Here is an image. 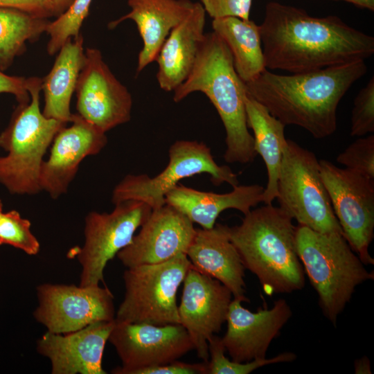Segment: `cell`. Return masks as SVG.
I'll return each instance as SVG.
<instances>
[{"mask_svg":"<svg viewBox=\"0 0 374 374\" xmlns=\"http://www.w3.org/2000/svg\"><path fill=\"white\" fill-rule=\"evenodd\" d=\"M1 93L14 95L18 103L30 101L29 93L26 89V78L8 75L0 71V93Z\"/></svg>","mask_w":374,"mask_h":374,"instance_id":"36","label":"cell"},{"mask_svg":"<svg viewBox=\"0 0 374 374\" xmlns=\"http://www.w3.org/2000/svg\"><path fill=\"white\" fill-rule=\"evenodd\" d=\"M57 53L52 69L42 79L41 91L44 96L42 114L67 124L73 116L71 97L84 62L82 35L67 39Z\"/></svg>","mask_w":374,"mask_h":374,"instance_id":"24","label":"cell"},{"mask_svg":"<svg viewBox=\"0 0 374 374\" xmlns=\"http://www.w3.org/2000/svg\"><path fill=\"white\" fill-rule=\"evenodd\" d=\"M276 198L299 225L321 233H343L311 151L286 139L282 150Z\"/></svg>","mask_w":374,"mask_h":374,"instance_id":"7","label":"cell"},{"mask_svg":"<svg viewBox=\"0 0 374 374\" xmlns=\"http://www.w3.org/2000/svg\"><path fill=\"white\" fill-rule=\"evenodd\" d=\"M296 227L291 216L272 204L251 209L239 225L228 227L244 268L257 277L267 295L291 294L305 286Z\"/></svg>","mask_w":374,"mask_h":374,"instance_id":"3","label":"cell"},{"mask_svg":"<svg viewBox=\"0 0 374 374\" xmlns=\"http://www.w3.org/2000/svg\"><path fill=\"white\" fill-rule=\"evenodd\" d=\"M206 12L195 2L187 16L172 29L156 58L159 87L174 91L190 73L205 36Z\"/></svg>","mask_w":374,"mask_h":374,"instance_id":"21","label":"cell"},{"mask_svg":"<svg viewBox=\"0 0 374 374\" xmlns=\"http://www.w3.org/2000/svg\"><path fill=\"white\" fill-rule=\"evenodd\" d=\"M374 132V76L356 96L351 115L350 136H364Z\"/></svg>","mask_w":374,"mask_h":374,"instance_id":"32","label":"cell"},{"mask_svg":"<svg viewBox=\"0 0 374 374\" xmlns=\"http://www.w3.org/2000/svg\"><path fill=\"white\" fill-rule=\"evenodd\" d=\"M0 8L19 10L40 18L55 17L50 0H0Z\"/></svg>","mask_w":374,"mask_h":374,"instance_id":"34","label":"cell"},{"mask_svg":"<svg viewBox=\"0 0 374 374\" xmlns=\"http://www.w3.org/2000/svg\"><path fill=\"white\" fill-rule=\"evenodd\" d=\"M42 79L26 78L30 101L18 103L7 127L0 134V184L11 194L35 195L41 190L44 156L56 134L67 124L46 117L39 108Z\"/></svg>","mask_w":374,"mask_h":374,"instance_id":"6","label":"cell"},{"mask_svg":"<svg viewBox=\"0 0 374 374\" xmlns=\"http://www.w3.org/2000/svg\"><path fill=\"white\" fill-rule=\"evenodd\" d=\"M191 262L185 253L156 264L127 267L125 294L115 320L157 326L179 323L177 292Z\"/></svg>","mask_w":374,"mask_h":374,"instance_id":"8","label":"cell"},{"mask_svg":"<svg viewBox=\"0 0 374 374\" xmlns=\"http://www.w3.org/2000/svg\"><path fill=\"white\" fill-rule=\"evenodd\" d=\"M36 294L33 317L48 332L66 334L115 319L114 296L107 287L46 283L37 287Z\"/></svg>","mask_w":374,"mask_h":374,"instance_id":"12","label":"cell"},{"mask_svg":"<svg viewBox=\"0 0 374 374\" xmlns=\"http://www.w3.org/2000/svg\"><path fill=\"white\" fill-rule=\"evenodd\" d=\"M74 0H50L55 17H58L62 14L73 3Z\"/></svg>","mask_w":374,"mask_h":374,"instance_id":"38","label":"cell"},{"mask_svg":"<svg viewBox=\"0 0 374 374\" xmlns=\"http://www.w3.org/2000/svg\"><path fill=\"white\" fill-rule=\"evenodd\" d=\"M337 161L374 179V136L356 139L337 156Z\"/></svg>","mask_w":374,"mask_h":374,"instance_id":"31","label":"cell"},{"mask_svg":"<svg viewBox=\"0 0 374 374\" xmlns=\"http://www.w3.org/2000/svg\"><path fill=\"white\" fill-rule=\"evenodd\" d=\"M264 187L258 184L237 185L229 193H216L196 190L178 184L166 197V204L185 215L202 229L213 228L220 214L235 209L244 215L262 202Z\"/></svg>","mask_w":374,"mask_h":374,"instance_id":"23","label":"cell"},{"mask_svg":"<svg viewBox=\"0 0 374 374\" xmlns=\"http://www.w3.org/2000/svg\"><path fill=\"white\" fill-rule=\"evenodd\" d=\"M296 251L319 305L326 319L335 325L355 288L374 279L345 237L339 233H321L307 226L296 227Z\"/></svg>","mask_w":374,"mask_h":374,"instance_id":"5","label":"cell"},{"mask_svg":"<svg viewBox=\"0 0 374 374\" xmlns=\"http://www.w3.org/2000/svg\"><path fill=\"white\" fill-rule=\"evenodd\" d=\"M92 0H74L57 19L48 24L46 33L49 36L47 52L55 55L69 38L78 37L87 18Z\"/></svg>","mask_w":374,"mask_h":374,"instance_id":"29","label":"cell"},{"mask_svg":"<svg viewBox=\"0 0 374 374\" xmlns=\"http://www.w3.org/2000/svg\"><path fill=\"white\" fill-rule=\"evenodd\" d=\"M212 28L228 46L235 71L244 83L267 69L259 25L249 19L225 17L213 19Z\"/></svg>","mask_w":374,"mask_h":374,"instance_id":"26","label":"cell"},{"mask_svg":"<svg viewBox=\"0 0 374 374\" xmlns=\"http://www.w3.org/2000/svg\"><path fill=\"white\" fill-rule=\"evenodd\" d=\"M228 227L215 223L209 229H196L186 255L193 268L221 282L233 299L249 302L245 296V268L229 238Z\"/></svg>","mask_w":374,"mask_h":374,"instance_id":"20","label":"cell"},{"mask_svg":"<svg viewBox=\"0 0 374 374\" xmlns=\"http://www.w3.org/2000/svg\"><path fill=\"white\" fill-rule=\"evenodd\" d=\"M30 227V222L17 211L3 212L0 215V245L8 244L28 255H37L40 244Z\"/></svg>","mask_w":374,"mask_h":374,"instance_id":"30","label":"cell"},{"mask_svg":"<svg viewBox=\"0 0 374 374\" xmlns=\"http://www.w3.org/2000/svg\"><path fill=\"white\" fill-rule=\"evenodd\" d=\"M114 320L66 334L46 331L37 341V351L49 359L52 374H106L103 355Z\"/></svg>","mask_w":374,"mask_h":374,"instance_id":"19","label":"cell"},{"mask_svg":"<svg viewBox=\"0 0 374 374\" xmlns=\"http://www.w3.org/2000/svg\"><path fill=\"white\" fill-rule=\"evenodd\" d=\"M183 283L182 296L178 306L179 323L188 332L197 356L208 362V342L226 321L233 295L221 282L198 271L193 266Z\"/></svg>","mask_w":374,"mask_h":374,"instance_id":"15","label":"cell"},{"mask_svg":"<svg viewBox=\"0 0 374 374\" xmlns=\"http://www.w3.org/2000/svg\"><path fill=\"white\" fill-rule=\"evenodd\" d=\"M354 372L355 374H371V363L369 359L366 356L355 360L354 362Z\"/></svg>","mask_w":374,"mask_h":374,"instance_id":"37","label":"cell"},{"mask_svg":"<svg viewBox=\"0 0 374 374\" xmlns=\"http://www.w3.org/2000/svg\"><path fill=\"white\" fill-rule=\"evenodd\" d=\"M169 161L158 175H127L112 191L114 204L127 201L143 202L152 210L166 204V194L181 179L206 173L213 184L227 183L232 187L239 184L238 175L227 166H220L214 160L211 148L197 141L178 140L168 150Z\"/></svg>","mask_w":374,"mask_h":374,"instance_id":"9","label":"cell"},{"mask_svg":"<svg viewBox=\"0 0 374 374\" xmlns=\"http://www.w3.org/2000/svg\"><path fill=\"white\" fill-rule=\"evenodd\" d=\"M136 374H208L207 362L184 363L174 361L171 363L138 371Z\"/></svg>","mask_w":374,"mask_h":374,"instance_id":"35","label":"cell"},{"mask_svg":"<svg viewBox=\"0 0 374 374\" xmlns=\"http://www.w3.org/2000/svg\"><path fill=\"white\" fill-rule=\"evenodd\" d=\"M319 165L346 240L365 265H373L368 248L374 238V179L327 160H320Z\"/></svg>","mask_w":374,"mask_h":374,"instance_id":"11","label":"cell"},{"mask_svg":"<svg viewBox=\"0 0 374 374\" xmlns=\"http://www.w3.org/2000/svg\"><path fill=\"white\" fill-rule=\"evenodd\" d=\"M259 27L267 69L308 73L365 60L374 53V37L337 16L312 17L278 2L266 5Z\"/></svg>","mask_w":374,"mask_h":374,"instance_id":"1","label":"cell"},{"mask_svg":"<svg viewBox=\"0 0 374 374\" xmlns=\"http://www.w3.org/2000/svg\"><path fill=\"white\" fill-rule=\"evenodd\" d=\"M108 341L122 363L112 370L114 374H136L141 369L171 363L195 350L180 323L157 326L114 320Z\"/></svg>","mask_w":374,"mask_h":374,"instance_id":"13","label":"cell"},{"mask_svg":"<svg viewBox=\"0 0 374 374\" xmlns=\"http://www.w3.org/2000/svg\"><path fill=\"white\" fill-rule=\"evenodd\" d=\"M369 10H374V0H341Z\"/></svg>","mask_w":374,"mask_h":374,"instance_id":"39","label":"cell"},{"mask_svg":"<svg viewBox=\"0 0 374 374\" xmlns=\"http://www.w3.org/2000/svg\"><path fill=\"white\" fill-rule=\"evenodd\" d=\"M49 23L19 10L0 8V71L9 68L25 52L26 42L37 41Z\"/></svg>","mask_w":374,"mask_h":374,"instance_id":"27","label":"cell"},{"mask_svg":"<svg viewBox=\"0 0 374 374\" xmlns=\"http://www.w3.org/2000/svg\"><path fill=\"white\" fill-rule=\"evenodd\" d=\"M208 374H249L257 368L272 364L291 362L296 359L292 352H284L271 358L239 363L225 357V348L221 337L213 335L208 341Z\"/></svg>","mask_w":374,"mask_h":374,"instance_id":"28","label":"cell"},{"mask_svg":"<svg viewBox=\"0 0 374 374\" xmlns=\"http://www.w3.org/2000/svg\"><path fill=\"white\" fill-rule=\"evenodd\" d=\"M3 213V204L1 200L0 199V215Z\"/></svg>","mask_w":374,"mask_h":374,"instance_id":"40","label":"cell"},{"mask_svg":"<svg viewBox=\"0 0 374 374\" xmlns=\"http://www.w3.org/2000/svg\"><path fill=\"white\" fill-rule=\"evenodd\" d=\"M114 205L110 213L91 211L85 217L84 243L75 253L81 266L80 286L103 281L107 263L130 244L152 212L150 206L136 200Z\"/></svg>","mask_w":374,"mask_h":374,"instance_id":"10","label":"cell"},{"mask_svg":"<svg viewBox=\"0 0 374 374\" xmlns=\"http://www.w3.org/2000/svg\"><path fill=\"white\" fill-rule=\"evenodd\" d=\"M75 91L76 114L104 132L131 118L132 95L112 73L97 48L85 50Z\"/></svg>","mask_w":374,"mask_h":374,"instance_id":"14","label":"cell"},{"mask_svg":"<svg viewBox=\"0 0 374 374\" xmlns=\"http://www.w3.org/2000/svg\"><path fill=\"white\" fill-rule=\"evenodd\" d=\"M244 103L247 126L253 132L254 149L263 159L267 172L262 202L272 204L277 196L282 150L287 139L284 133L285 125L247 93Z\"/></svg>","mask_w":374,"mask_h":374,"instance_id":"25","label":"cell"},{"mask_svg":"<svg viewBox=\"0 0 374 374\" xmlns=\"http://www.w3.org/2000/svg\"><path fill=\"white\" fill-rule=\"evenodd\" d=\"M195 232L185 215L166 204L152 210L139 232L117 257L126 268L163 262L186 254Z\"/></svg>","mask_w":374,"mask_h":374,"instance_id":"16","label":"cell"},{"mask_svg":"<svg viewBox=\"0 0 374 374\" xmlns=\"http://www.w3.org/2000/svg\"><path fill=\"white\" fill-rule=\"evenodd\" d=\"M366 72L365 60L290 75L266 69L245 87L250 96L285 126H299L314 138L323 139L337 129L340 100Z\"/></svg>","mask_w":374,"mask_h":374,"instance_id":"2","label":"cell"},{"mask_svg":"<svg viewBox=\"0 0 374 374\" xmlns=\"http://www.w3.org/2000/svg\"><path fill=\"white\" fill-rule=\"evenodd\" d=\"M69 127L55 136L48 159L44 160L39 173L41 190L52 199L66 193L80 163L87 157L98 154L107 145L106 132L73 114Z\"/></svg>","mask_w":374,"mask_h":374,"instance_id":"18","label":"cell"},{"mask_svg":"<svg viewBox=\"0 0 374 374\" xmlns=\"http://www.w3.org/2000/svg\"><path fill=\"white\" fill-rule=\"evenodd\" d=\"M206 14L213 19L236 17L249 19L252 0H199Z\"/></svg>","mask_w":374,"mask_h":374,"instance_id":"33","label":"cell"},{"mask_svg":"<svg viewBox=\"0 0 374 374\" xmlns=\"http://www.w3.org/2000/svg\"><path fill=\"white\" fill-rule=\"evenodd\" d=\"M196 91L206 96L223 123L225 161L252 162L257 154L247 123L245 83L235 71L228 46L213 31L205 33L194 66L187 78L174 90L173 100L180 102Z\"/></svg>","mask_w":374,"mask_h":374,"instance_id":"4","label":"cell"},{"mask_svg":"<svg viewBox=\"0 0 374 374\" xmlns=\"http://www.w3.org/2000/svg\"><path fill=\"white\" fill-rule=\"evenodd\" d=\"M233 299L226 316L227 329L222 342L233 362L244 363L266 358L271 341L292 315L284 299L274 301L268 309L251 312Z\"/></svg>","mask_w":374,"mask_h":374,"instance_id":"17","label":"cell"},{"mask_svg":"<svg viewBox=\"0 0 374 374\" xmlns=\"http://www.w3.org/2000/svg\"><path fill=\"white\" fill-rule=\"evenodd\" d=\"M194 3L190 0H127L130 11L111 21L108 27L113 29L127 19L136 24L143 41L137 73L156 60L172 29L187 16Z\"/></svg>","mask_w":374,"mask_h":374,"instance_id":"22","label":"cell"}]
</instances>
